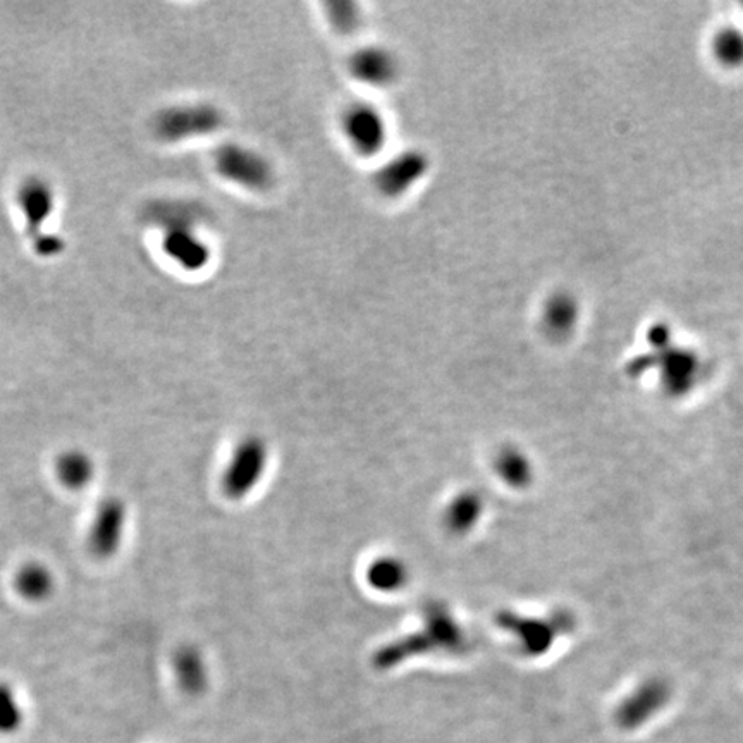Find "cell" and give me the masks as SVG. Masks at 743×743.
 Masks as SVG:
<instances>
[{"label": "cell", "instance_id": "5bb4252c", "mask_svg": "<svg viewBox=\"0 0 743 743\" xmlns=\"http://www.w3.org/2000/svg\"><path fill=\"white\" fill-rule=\"evenodd\" d=\"M486 504L479 492L473 489L461 491L449 501L444 511V522L453 534L465 535L472 532L484 515Z\"/></svg>", "mask_w": 743, "mask_h": 743}, {"label": "cell", "instance_id": "7c38bea8", "mask_svg": "<svg viewBox=\"0 0 743 743\" xmlns=\"http://www.w3.org/2000/svg\"><path fill=\"white\" fill-rule=\"evenodd\" d=\"M351 73L357 80L372 86H386L398 74V62L391 52L381 47L358 50L351 59Z\"/></svg>", "mask_w": 743, "mask_h": 743}, {"label": "cell", "instance_id": "ffe728a7", "mask_svg": "<svg viewBox=\"0 0 743 743\" xmlns=\"http://www.w3.org/2000/svg\"><path fill=\"white\" fill-rule=\"evenodd\" d=\"M54 585L56 582L49 568L40 563H28L16 575V590L26 601H45L52 594Z\"/></svg>", "mask_w": 743, "mask_h": 743}, {"label": "cell", "instance_id": "8fae6325", "mask_svg": "<svg viewBox=\"0 0 743 743\" xmlns=\"http://www.w3.org/2000/svg\"><path fill=\"white\" fill-rule=\"evenodd\" d=\"M427 169V157L412 150L387 162L377 174L375 183L386 197H400L422 179Z\"/></svg>", "mask_w": 743, "mask_h": 743}, {"label": "cell", "instance_id": "e0dca14e", "mask_svg": "<svg viewBox=\"0 0 743 743\" xmlns=\"http://www.w3.org/2000/svg\"><path fill=\"white\" fill-rule=\"evenodd\" d=\"M578 319L577 301L568 293H558L547 300L542 322L547 334L554 339H563L575 329Z\"/></svg>", "mask_w": 743, "mask_h": 743}, {"label": "cell", "instance_id": "5b68a950", "mask_svg": "<svg viewBox=\"0 0 743 743\" xmlns=\"http://www.w3.org/2000/svg\"><path fill=\"white\" fill-rule=\"evenodd\" d=\"M222 114L209 104L183 105L162 112L155 121L157 135L166 142L214 133L221 128Z\"/></svg>", "mask_w": 743, "mask_h": 743}, {"label": "cell", "instance_id": "9a60e30c", "mask_svg": "<svg viewBox=\"0 0 743 743\" xmlns=\"http://www.w3.org/2000/svg\"><path fill=\"white\" fill-rule=\"evenodd\" d=\"M52 203H54L52 191L49 190V186L38 179H31L19 191V205L25 214L30 234H33L35 238H38L40 226L52 212Z\"/></svg>", "mask_w": 743, "mask_h": 743}, {"label": "cell", "instance_id": "7402d4cb", "mask_svg": "<svg viewBox=\"0 0 743 743\" xmlns=\"http://www.w3.org/2000/svg\"><path fill=\"white\" fill-rule=\"evenodd\" d=\"M23 709L9 683L0 682V735H13L23 725Z\"/></svg>", "mask_w": 743, "mask_h": 743}, {"label": "cell", "instance_id": "30bf717a", "mask_svg": "<svg viewBox=\"0 0 743 743\" xmlns=\"http://www.w3.org/2000/svg\"><path fill=\"white\" fill-rule=\"evenodd\" d=\"M658 350V357H652V367L659 363L664 389L673 396L687 394L699 377V360L692 351L668 348V344Z\"/></svg>", "mask_w": 743, "mask_h": 743}, {"label": "cell", "instance_id": "52a82bcc", "mask_svg": "<svg viewBox=\"0 0 743 743\" xmlns=\"http://www.w3.org/2000/svg\"><path fill=\"white\" fill-rule=\"evenodd\" d=\"M344 135L358 154L374 155L384 147L387 126L381 112L370 105H353L344 112Z\"/></svg>", "mask_w": 743, "mask_h": 743}, {"label": "cell", "instance_id": "3957f363", "mask_svg": "<svg viewBox=\"0 0 743 743\" xmlns=\"http://www.w3.org/2000/svg\"><path fill=\"white\" fill-rule=\"evenodd\" d=\"M269 461V448L264 439L246 436L234 448L226 472L222 475V489L231 499H243L264 479Z\"/></svg>", "mask_w": 743, "mask_h": 743}, {"label": "cell", "instance_id": "ba28073f", "mask_svg": "<svg viewBox=\"0 0 743 743\" xmlns=\"http://www.w3.org/2000/svg\"><path fill=\"white\" fill-rule=\"evenodd\" d=\"M670 701V687L663 680H649L628 695L616 709V721L621 728L632 730L647 723Z\"/></svg>", "mask_w": 743, "mask_h": 743}, {"label": "cell", "instance_id": "7a4b0ae2", "mask_svg": "<svg viewBox=\"0 0 743 743\" xmlns=\"http://www.w3.org/2000/svg\"><path fill=\"white\" fill-rule=\"evenodd\" d=\"M155 222L167 229L164 250L178 264L186 269H200L209 260V250L198 240L195 226L200 222V214L191 205L183 203H166L164 207L154 209Z\"/></svg>", "mask_w": 743, "mask_h": 743}, {"label": "cell", "instance_id": "ac0fdd59", "mask_svg": "<svg viewBox=\"0 0 743 743\" xmlns=\"http://www.w3.org/2000/svg\"><path fill=\"white\" fill-rule=\"evenodd\" d=\"M367 582L372 589L384 594H393L403 589L408 582V566L400 558L382 556L370 563Z\"/></svg>", "mask_w": 743, "mask_h": 743}, {"label": "cell", "instance_id": "603a6c76", "mask_svg": "<svg viewBox=\"0 0 743 743\" xmlns=\"http://www.w3.org/2000/svg\"><path fill=\"white\" fill-rule=\"evenodd\" d=\"M334 6L339 9L338 13L334 7H329L334 26L338 30L344 31V33L353 30V26H357L358 23L357 6H353V4H334Z\"/></svg>", "mask_w": 743, "mask_h": 743}, {"label": "cell", "instance_id": "277c9868", "mask_svg": "<svg viewBox=\"0 0 743 743\" xmlns=\"http://www.w3.org/2000/svg\"><path fill=\"white\" fill-rule=\"evenodd\" d=\"M215 167L222 178L248 190H265L274 181V169L264 155L240 145H228L217 150Z\"/></svg>", "mask_w": 743, "mask_h": 743}, {"label": "cell", "instance_id": "d6986e66", "mask_svg": "<svg viewBox=\"0 0 743 743\" xmlns=\"http://www.w3.org/2000/svg\"><path fill=\"white\" fill-rule=\"evenodd\" d=\"M93 473L95 468L92 458L78 449L66 451L57 460V477L61 480L62 486L68 487L71 491L85 489L93 479Z\"/></svg>", "mask_w": 743, "mask_h": 743}, {"label": "cell", "instance_id": "6da1fadb", "mask_svg": "<svg viewBox=\"0 0 743 743\" xmlns=\"http://www.w3.org/2000/svg\"><path fill=\"white\" fill-rule=\"evenodd\" d=\"M467 635L446 604L434 602L424 611V625L412 637L387 645L377 654V663L387 668L408 656L430 652H458L467 649Z\"/></svg>", "mask_w": 743, "mask_h": 743}, {"label": "cell", "instance_id": "9c48e42d", "mask_svg": "<svg viewBox=\"0 0 743 743\" xmlns=\"http://www.w3.org/2000/svg\"><path fill=\"white\" fill-rule=\"evenodd\" d=\"M126 506L117 498L100 504L90 530V549L97 558H112L123 541Z\"/></svg>", "mask_w": 743, "mask_h": 743}, {"label": "cell", "instance_id": "44dd1931", "mask_svg": "<svg viewBox=\"0 0 743 743\" xmlns=\"http://www.w3.org/2000/svg\"><path fill=\"white\" fill-rule=\"evenodd\" d=\"M713 54L723 66L738 68L743 64V33L737 28H723L713 38Z\"/></svg>", "mask_w": 743, "mask_h": 743}, {"label": "cell", "instance_id": "8992f818", "mask_svg": "<svg viewBox=\"0 0 743 743\" xmlns=\"http://www.w3.org/2000/svg\"><path fill=\"white\" fill-rule=\"evenodd\" d=\"M568 623L570 621L566 620L565 615L551 621L546 618H522L513 613L499 616V625L515 635L522 651L529 656H542L549 651L559 633L568 628Z\"/></svg>", "mask_w": 743, "mask_h": 743}, {"label": "cell", "instance_id": "4fadbf2b", "mask_svg": "<svg viewBox=\"0 0 743 743\" xmlns=\"http://www.w3.org/2000/svg\"><path fill=\"white\" fill-rule=\"evenodd\" d=\"M172 668L183 692L188 695H200L205 692L209 685V668L197 647L193 645L179 647L172 658Z\"/></svg>", "mask_w": 743, "mask_h": 743}, {"label": "cell", "instance_id": "2e32d148", "mask_svg": "<svg viewBox=\"0 0 743 743\" xmlns=\"http://www.w3.org/2000/svg\"><path fill=\"white\" fill-rule=\"evenodd\" d=\"M494 470L506 486L525 489L534 480V468L529 456L516 446H504L494 458Z\"/></svg>", "mask_w": 743, "mask_h": 743}]
</instances>
